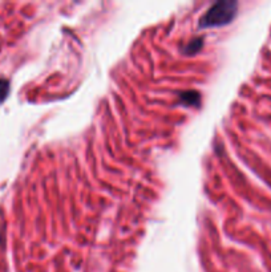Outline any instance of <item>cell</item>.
I'll return each mask as SVG.
<instances>
[{
	"mask_svg": "<svg viewBox=\"0 0 271 272\" xmlns=\"http://www.w3.org/2000/svg\"><path fill=\"white\" fill-rule=\"evenodd\" d=\"M238 3L231 0L217 1L200 19V28H216L229 24L237 16Z\"/></svg>",
	"mask_w": 271,
	"mask_h": 272,
	"instance_id": "6da1fadb",
	"label": "cell"
},
{
	"mask_svg": "<svg viewBox=\"0 0 271 272\" xmlns=\"http://www.w3.org/2000/svg\"><path fill=\"white\" fill-rule=\"evenodd\" d=\"M179 99H181L182 104L193 105V107H197V105L201 103V95L196 91L182 92V93L179 95Z\"/></svg>",
	"mask_w": 271,
	"mask_h": 272,
	"instance_id": "7a4b0ae2",
	"label": "cell"
},
{
	"mask_svg": "<svg viewBox=\"0 0 271 272\" xmlns=\"http://www.w3.org/2000/svg\"><path fill=\"white\" fill-rule=\"evenodd\" d=\"M202 42H204V39H202V37H201V39H194L193 42L189 43L188 46L185 47L184 50H182L184 51V54H197V52L202 48Z\"/></svg>",
	"mask_w": 271,
	"mask_h": 272,
	"instance_id": "3957f363",
	"label": "cell"
}]
</instances>
